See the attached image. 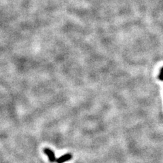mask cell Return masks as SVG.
I'll list each match as a JSON object with an SVG mask.
<instances>
[{"mask_svg": "<svg viewBox=\"0 0 163 163\" xmlns=\"http://www.w3.org/2000/svg\"><path fill=\"white\" fill-rule=\"evenodd\" d=\"M44 153L47 155L48 158L49 159V161H50V162H55L56 160V157H55V154L52 150L49 149V148H44Z\"/></svg>", "mask_w": 163, "mask_h": 163, "instance_id": "cell-1", "label": "cell"}, {"mask_svg": "<svg viewBox=\"0 0 163 163\" xmlns=\"http://www.w3.org/2000/svg\"><path fill=\"white\" fill-rule=\"evenodd\" d=\"M71 159H72V155L71 154H66L63 155L62 156L59 157L58 159H56V162L57 163H63L65 162L70 160Z\"/></svg>", "mask_w": 163, "mask_h": 163, "instance_id": "cell-2", "label": "cell"}]
</instances>
